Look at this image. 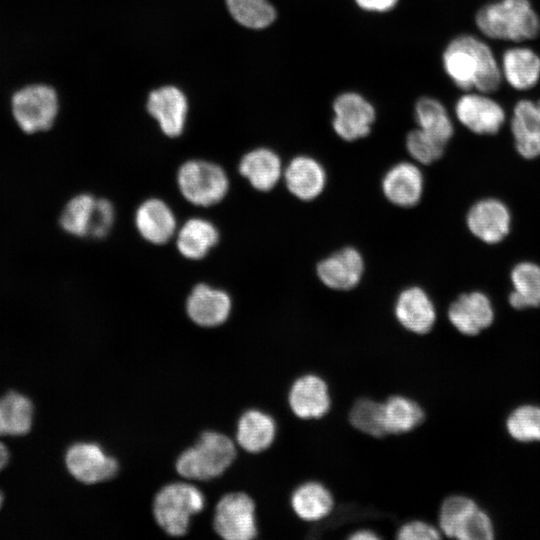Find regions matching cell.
<instances>
[{
    "label": "cell",
    "instance_id": "44dd1931",
    "mask_svg": "<svg viewBox=\"0 0 540 540\" xmlns=\"http://www.w3.org/2000/svg\"><path fill=\"white\" fill-rule=\"evenodd\" d=\"M147 109L168 137H177L183 132L188 103L177 87L163 86L152 91L148 97Z\"/></svg>",
    "mask_w": 540,
    "mask_h": 540
},
{
    "label": "cell",
    "instance_id": "e0dca14e",
    "mask_svg": "<svg viewBox=\"0 0 540 540\" xmlns=\"http://www.w3.org/2000/svg\"><path fill=\"white\" fill-rule=\"evenodd\" d=\"M394 315L406 331L425 335L436 322V309L427 292L418 286L402 290L395 302Z\"/></svg>",
    "mask_w": 540,
    "mask_h": 540
},
{
    "label": "cell",
    "instance_id": "52a82bcc",
    "mask_svg": "<svg viewBox=\"0 0 540 540\" xmlns=\"http://www.w3.org/2000/svg\"><path fill=\"white\" fill-rule=\"evenodd\" d=\"M439 530L446 537L459 540H491L493 527L488 515L465 496L447 497L438 516Z\"/></svg>",
    "mask_w": 540,
    "mask_h": 540
},
{
    "label": "cell",
    "instance_id": "30bf717a",
    "mask_svg": "<svg viewBox=\"0 0 540 540\" xmlns=\"http://www.w3.org/2000/svg\"><path fill=\"white\" fill-rule=\"evenodd\" d=\"M64 463L69 474L86 485L112 480L120 469L116 457L94 442H77L69 446L64 455Z\"/></svg>",
    "mask_w": 540,
    "mask_h": 540
},
{
    "label": "cell",
    "instance_id": "484cf974",
    "mask_svg": "<svg viewBox=\"0 0 540 540\" xmlns=\"http://www.w3.org/2000/svg\"><path fill=\"white\" fill-rule=\"evenodd\" d=\"M500 67L502 78L516 90L531 89L540 80V56L528 47L507 49Z\"/></svg>",
    "mask_w": 540,
    "mask_h": 540
},
{
    "label": "cell",
    "instance_id": "9c48e42d",
    "mask_svg": "<svg viewBox=\"0 0 540 540\" xmlns=\"http://www.w3.org/2000/svg\"><path fill=\"white\" fill-rule=\"evenodd\" d=\"M286 403L298 419L319 420L332 409V391L323 376L305 372L295 377L286 393Z\"/></svg>",
    "mask_w": 540,
    "mask_h": 540
},
{
    "label": "cell",
    "instance_id": "3957f363",
    "mask_svg": "<svg viewBox=\"0 0 540 540\" xmlns=\"http://www.w3.org/2000/svg\"><path fill=\"white\" fill-rule=\"evenodd\" d=\"M475 23L483 35L494 40L523 42L540 32V18L529 0L488 3L478 10Z\"/></svg>",
    "mask_w": 540,
    "mask_h": 540
},
{
    "label": "cell",
    "instance_id": "60d3db41",
    "mask_svg": "<svg viewBox=\"0 0 540 540\" xmlns=\"http://www.w3.org/2000/svg\"><path fill=\"white\" fill-rule=\"evenodd\" d=\"M9 461V451L7 447L0 442V472L5 468Z\"/></svg>",
    "mask_w": 540,
    "mask_h": 540
},
{
    "label": "cell",
    "instance_id": "9a60e30c",
    "mask_svg": "<svg viewBox=\"0 0 540 540\" xmlns=\"http://www.w3.org/2000/svg\"><path fill=\"white\" fill-rule=\"evenodd\" d=\"M185 308L193 323L203 328H214L228 320L232 300L224 290L201 283L190 292Z\"/></svg>",
    "mask_w": 540,
    "mask_h": 540
},
{
    "label": "cell",
    "instance_id": "f35d334b",
    "mask_svg": "<svg viewBox=\"0 0 540 540\" xmlns=\"http://www.w3.org/2000/svg\"><path fill=\"white\" fill-rule=\"evenodd\" d=\"M355 2L365 11L387 12L395 7L398 0H355Z\"/></svg>",
    "mask_w": 540,
    "mask_h": 540
},
{
    "label": "cell",
    "instance_id": "ac0fdd59",
    "mask_svg": "<svg viewBox=\"0 0 540 540\" xmlns=\"http://www.w3.org/2000/svg\"><path fill=\"white\" fill-rule=\"evenodd\" d=\"M381 188L390 203L402 208H411L421 200L424 177L415 163L399 162L385 173Z\"/></svg>",
    "mask_w": 540,
    "mask_h": 540
},
{
    "label": "cell",
    "instance_id": "ba28073f",
    "mask_svg": "<svg viewBox=\"0 0 540 540\" xmlns=\"http://www.w3.org/2000/svg\"><path fill=\"white\" fill-rule=\"evenodd\" d=\"M213 529L224 540H253L258 537L257 506L244 491L224 494L216 503Z\"/></svg>",
    "mask_w": 540,
    "mask_h": 540
},
{
    "label": "cell",
    "instance_id": "f546056e",
    "mask_svg": "<svg viewBox=\"0 0 540 540\" xmlns=\"http://www.w3.org/2000/svg\"><path fill=\"white\" fill-rule=\"evenodd\" d=\"M513 290L509 303L515 309L540 306V266L529 261L520 262L510 273Z\"/></svg>",
    "mask_w": 540,
    "mask_h": 540
},
{
    "label": "cell",
    "instance_id": "b9f144b4",
    "mask_svg": "<svg viewBox=\"0 0 540 540\" xmlns=\"http://www.w3.org/2000/svg\"><path fill=\"white\" fill-rule=\"evenodd\" d=\"M3 501H4V496H3L2 492L0 491V509L2 508Z\"/></svg>",
    "mask_w": 540,
    "mask_h": 540
},
{
    "label": "cell",
    "instance_id": "d6a6232c",
    "mask_svg": "<svg viewBox=\"0 0 540 540\" xmlns=\"http://www.w3.org/2000/svg\"><path fill=\"white\" fill-rule=\"evenodd\" d=\"M96 201L97 198L87 193L71 198L60 216L63 230L73 236H90Z\"/></svg>",
    "mask_w": 540,
    "mask_h": 540
},
{
    "label": "cell",
    "instance_id": "d4e9b609",
    "mask_svg": "<svg viewBox=\"0 0 540 540\" xmlns=\"http://www.w3.org/2000/svg\"><path fill=\"white\" fill-rule=\"evenodd\" d=\"M238 170L254 189L261 192L272 190L284 171L278 154L268 148H256L247 152L241 158Z\"/></svg>",
    "mask_w": 540,
    "mask_h": 540
},
{
    "label": "cell",
    "instance_id": "4316f807",
    "mask_svg": "<svg viewBox=\"0 0 540 540\" xmlns=\"http://www.w3.org/2000/svg\"><path fill=\"white\" fill-rule=\"evenodd\" d=\"M382 401L387 436L410 433L425 420V410L412 396L395 393L386 396Z\"/></svg>",
    "mask_w": 540,
    "mask_h": 540
},
{
    "label": "cell",
    "instance_id": "4dcf8cb0",
    "mask_svg": "<svg viewBox=\"0 0 540 540\" xmlns=\"http://www.w3.org/2000/svg\"><path fill=\"white\" fill-rule=\"evenodd\" d=\"M348 422L359 433L375 439L387 436L383 419V401L372 396H360L350 404Z\"/></svg>",
    "mask_w": 540,
    "mask_h": 540
},
{
    "label": "cell",
    "instance_id": "8992f818",
    "mask_svg": "<svg viewBox=\"0 0 540 540\" xmlns=\"http://www.w3.org/2000/svg\"><path fill=\"white\" fill-rule=\"evenodd\" d=\"M182 196L191 204L208 207L219 203L227 194L229 179L218 164L206 160H189L177 172Z\"/></svg>",
    "mask_w": 540,
    "mask_h": 540
},
{
    "label": "cell",
    "instance_id": "f1b7e54d",
    "mask_svg": "<svg viewBox=\"0 0 540 540\" xmlns=\"http://www.w3.org/2000/svg\"><path fill=\"white\" fill-rule=\"evenodd\" d=\"M34 407L31 400L15 391L0 398V436L27 434L33 423Z\"/></svg>",
    "mask_w": 540,
    "mask_h": 540
},
{
    "label": "cell",
    "instance_id": "ffe728a7",
    "mask_svg": "<svg viewBox=\"0 0 540 540\" xmlns=\"http://www.w3.org/2000/svg\"><path fill=\"white\" fill-rule=\"evenodd\" d=\"M450 323L462 334L477 335L489 327L494 319L490 299L480 291L460 295L448 308Z\"/></svg>",
    "mask_w": 540,
    "mask_h": 540
},
{
    "label": "cell",
    "instance_id": "e575fe53",
    "mask_svg": "<svg viewBox=\"0 0 540 540\" xmlns=\"http://www.w3.org/2000/svg\"><path fill=\"white\" fill-rule=\"evenodd\" d=\"M506 426L511 437L517 441H540V407H518L509 415Z\"/></svg>",
    "mask_w": 540,
    "mask_h": 540
},
{
    "label": "cell",
    "instance_id": "7c38bea8",
    "mask_svg": "<svg viewBox=\"0 0 540 540\" xmlns=\"http://www.w3.org/2000/svg\"><path fill=\"white\" fill-rule=\"evenodd\" d=\"M458 121L468 130L479 135L499 132L506 118L503 107L482 92L463 94L455 104Z\"/></svg>",
    "mask_w": 540,
    "mask_h": 540
},
{
    "label": "cell",
    "instance_id": "ab89813d",
    "mask_svg": "<svg viewBox=\"0 0 540 540\" xmlns=\"http://www.w3.org/2000/svg\"><path fill=\"white\" fill-rule=\"evenodd\" d=\"M349 540H379L382 536L372 528L361 527L346 536Z\"/></svg>",
    "mask_w": 540,
    "mask_h": 540
},
{
    "label": "cell",
    "instance_id": "7a4b0ae2",
    "mask_svg": "<svg viewBox=\"0 0 540 540\" xmlns=\"http://www.w3.org/2000/svg\"><path fill=\"white\" fill-rule=\"evenodd\" d=\"M237 457L236 442L227 434L205 430L176 458V473L186 479L209 481L223 475Z\"/></svg>",
    "mask_w": 540,
    "mask_h": 540
},
{
    "label": "cell",
    "instance_id": "7402d4cb",
    "mask_svg": "<svg viewBox=\"0 0 540 540\" xmlns=\"http://www.w3.org/2000/svg\"><path fill=\"white\" fill-rule=\"evenodd\" d=\"M283 178L287 190L301 201H312L322 194L326 186V172L315 158L300 155L284 168Z\"/></svg>",
    "mask_w": 540,
    "mask_h": 540
},
{
    "label": "cell",
    "instance_id": "cb8c5ba5",
    "mask_svg": "<svg viewBox=\"0 0 540 540\" xmlns=\"http://www.w3.org/2000/svg\"><path fill=\"white\" fill-rule=\"evenodd\" d=\"M510 127L517 152L525 159L539 157L540 112L536 101H518L513 108Z\"/></svg>",
    "mask_w": 540,
    "mask_h": 540
},
{
    "label": "cell",
    "instance_id": "1f68e13d",
    "mask_svg": "<svg viewBox=\"0 0 540 540\" xmlns=\"http://www.w3.org/2000/svg\"><path fill=\"white\" fill-rule=\"evenodd\" d=\"M415 120L418 128L444 144L452 138L454 128L452 120L437 99L421 97L415 104Z\"/></svg>",
    "mask_w": 540,
    "mask_h": 540
},
{
    "label": "cell",
    "instance_id": "836d02e7",
    "mask_svg": "<svg viewBox=\"0 0 540 540\" xmlns=\"http://www.w3.org/2000/svg\"><path fill=\"white\" fill-rule=\"evenodd\" d=\"M232 18L241 26L263 29L276 19V9L269 0H225Z\"/></svg>",
    "mask_w": 540,
    "mask_h": 540
},
{
    "label": "cell",
    "instance_id": "603a6c76",
    "mask_svg": "<svg viewBox=\"0 0 540 540\" xmlns=\"http://www.w3.org/2000/svg\"><path fill=\"white\" fill-rule=\"evenodd\" d=\"M134 221L139 234L146 241L156 245L167 243L177 229L172 209L158 198L142 202L135 212Z\"/></svg>",
    "mask_w": 540,
    "mask_h": 540
},
{
    "label": "cell",
    "instance_id": "74e56055",
    "mask_svg": "<svg viewBox=\"0 0 540 540\" xmlns=\"http://www.w3.org/2000/svg\"><path fill=\"white\" fill-rule=\"evenodd\" d=\"M114 221L115 209L113 204L107 199L97 198L90 237L98 239L105 237L111 230Z\"/></svg>",
    "mask_w": 540,
    "mask_h": 540
},
{
    "label": "cell",
    "instance_id": "4fadbf2b",
    "mask_svg": "<svg viewBox=\"0 0 540 540\" xmlns=\"http://www.w3.org/2000/svg\"><path fill=\"white\" fill-rule=\"evenodd\" d=\"M466 223L476 238L486 244H497L510 232L511 214L499 199L485 198L470 207Z\"/></svg>",
    "mask_w": 540,
    "mask_h": 540
},
{
    "label": "cell",
    "instance_id": "d590c367",
    "mask_svg": "<svg viewBox=\"0 0 540 540\" xmlns=\"http://www.w3.org/2000/svg\"><path fill=\"white\" fill-rule=\"evenodd\" d=\"M406 149L419 164L429 165L439 160L444 154L446 144L417 128L406 136Z\"/></svg>",
    "mask_w": 540,
    "mask_h": 540
},
{
    "label": "cell",
    "instance_id": "2e32d148",
    "mask_svg": "<svg viewBox=\"0 0 540 540\" xmlns=\"http://www.w3.org/2000/svg\"><path fill=\"white\" fill-rule=\"evenodd\" d=\"M277 433V421L269 412L248 408L236 422L235 442L248 454H260L272 447Z\"/></svg>",
    "mask_w": 540,
    "mask_h": 540
},
{
    "label": "cell",
    "instance_id": "8d00e7d4",
    "mask_svg": "<svg viewBox=\"0 0 540 540\" xmlns=\"http://www.w3.org/2000/svg\"><path fill=\"white\" fill-rule=\"evenodd\" d=\"M395 537L398 540H435L441 538V532L424 520L410 519L397 527Z\"/></svg>",
    "mask_w": 540,
    "mask_h": 540
},
{
    "label": "cell",
    "instance_id": "7bdbcfd3",
    "mask_svg": "<svg viewBox=\"0 0 540 540\" xmlns=\"http://www.w3.org/2000/svg\"><path fill=\"white\" fill-rule=\"evenodd\" d=\"M536 104H537L538 110H539V112H540V99H538V100L536 101Z\"/></svg>",
    "mask_w": 540,
    "mask_h": 540
},
{
    "label": "cell",
    "instance_id": "277c9868",
    "mask_svg": "<svg viewBox=\"0 0 540 540\" xmlns=\"http://www.w3.org/2000/svg\"><path fill=\"white\" fill-rule=\"evenodd\" d=\"M205 508V496L195 485L172 482L162 486L152 502V515L159 528L171 537L187 534L191 518Z\"/></svg>",
    "mask_w": 540,
    "mask_h": 540
},
{
    "label": "cell",
    "instance_id": "83f0119b",
    "mask_svg": "<svg viewBox=\"0 0 540 540\" xmlns=\"http://www.w3.org/2000/svg\"><path fill=\"white\" fill-rule=\"evenodd\" d=\"M217 227L207 219L194 217L188 219L176 236V247L180 254L190 260L204 258L218 243Z\"/></svg>",
    "mask_w": 540,
    "mask_h": 540
},
{
    "label": "cell",
    "instance_id": "6da1fadb",
    "mask_svg": "<svg viewBox=\"0 0 540 540\" xmlns=\"http://www.w3.org/2000/svg\"><path fill=\"white\" fill-rule=\"evenodd\" d=\"M442 61L446 74L462 90L490 94L501 85V67L492 49L474 35L461 34L452 39Z\"/></svg>",
    "mask_w": 540,
    "mask_h": 540
},
{
    "label": "cell",
    "instance_id": "5b68a950",
    "mask_svg": "<svg viewBox=\"0 0 540 540\" xmlns=\"http://www.w3.org/2000/svg\"><path fill=\"white\" fill-rule=\"evenodd\" d=\"M10 111L17 128L26 135L50 130L60 111L57 89L47 82H30L16 89Z\"/></svg>",
    "mask_w": 540,
    "mask_h": 540
},
{
    "label": "cell",
    "instance_id": "5bb4252c",
    "mask_svg": "<svg viewBox=\"0 0 540 540\" xmlns=\"http://www.w3.org/2000/svg\"><path fill=\"white\" fill-rule=\"evenodd\" d=\"M364 259L354 247H344L322 259L316 267L319 280L336 291L355 288L364 274Z\"/></svg>",
    "mask_w": 540,
    "mask_h": 540
},
{
    "label": "cell",
    "instance_id": "8fae6325",
    "mask_svg": "<svg viewBox=\"0 0 540 540\" xmlns=\"http://www.w3.org/2000/svg\"><path fill=\"white\" fill-rule=\"evenodd\" d=\"M333 111V129L345 141L366 137L376 117L372 104L356 92L340 94L333 103Z\"/></svg>",
    "mask_w": 540,
    "mask_h": 540
},
{
    "label": "cell",
    "instance_id": "d6986e66",
    "mask_svg": "<svg viewBox=\"0 0 540 540\" xmlns=\"http://www.w3.org/2000/svg\"><path fill=\"white\" fill-rule=\"evenodd\" d=\"M288 504L300 521L317 523L332 514L335 498L326 484L318 480H306L293 488Z\"/></svg>",
    "mask_w": 540,
    "mask_h": 540
}]
</instances>
